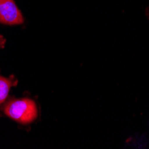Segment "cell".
Listing matches in <instances>:
<instances>
[{
  "label": "cell",
  "mask_w": 149,
  "mask_h": 149,
  "mask_svg": "<svg viewBox=\"0 0 149 149\" xmlns=\"http://www.w3.org/2000/svg\"><path fill=\"white\" fill-rule=\"evenodd\" d=\"M15 84L16 80L13 77L10 79H6L0 76V104L6 99L11 87Z\"/></svg>",
  "instance_id": "3"
},
{
  "label": "cell",
  "mask_w": 149,
  "mask_h": 149,
  "mask_svg": "<svg viewBox=\"0 0 149 149\" xmlns=\"http://www.w3.org/2000/svg\"><path fill=\"white\" fill-rule=\"evenodd\" d=\"M5 113L13 120L27 124L37 118L38 109L36 104L31 99H16L10 101L6 105Z\"/></svg>",
  "instance_id": "1"
},
{
  "label": "cell",
  "mask_w": 149,
  "mask_h": 149,
  "mask_svg": "<svg viewBox=\"0 0 149 149\" xmlns=\"http://www.w3.org/2000/svg\"><path fill=\"white\" fill-rule=\"evenodd\" d=\"M6 43V39L3 38V36L0 35V48H2L4 47V45Z\"/></svg>",
  "instance_id": "4"
},
{
  "label": "cell",
  "mask_w": 149,
  "mask_h": 149,
  "mask_svg": "<svg viewBox=\"0 0 149 149\" xmlns=\"http://www.w3.org/2000/svg\"><path fill=\"white\" fill-rule=\"evenodd\" d=\"M23 17L13 0H0V23L6 25L22 24Z\"/></svg>",
  "instance_id": "2"
}]
</instances>
